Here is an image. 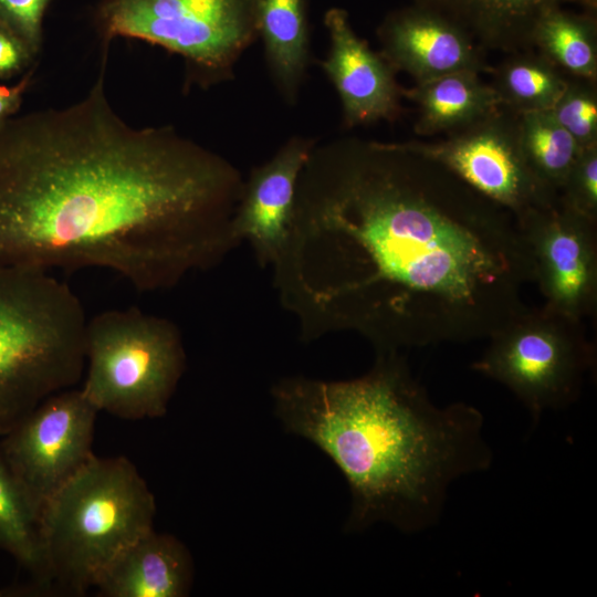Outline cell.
Wrapping results in <instances>:
<instances>
[{"instance_id":"obj_17","label":"cell","mask_w":597,"mask_h":597,"mask_svg":"<svg viewBox=\"0 0 597 597\" xmlns=\"http://www.w3.org/2000/svg\"><path fill=\"white\" fill-rule=\"evenodd\" d=\"M258 38L272 82L287 105L298 101L310 67V0H254Z\"/></svg>"},{"instance_id":"obj_14","label":"cell","mask_w":597,"mask_h":597,"mask_svg":"<svg viewBox=\"0 0 597 597\" xmlns=\"http://www.w3.org/2000/svg\"><path fill=\"white\" fill-rule=\"evenodd\" d=\"M317 139L293 136L244 179L232 231L247 241L261 268L273 266L289 232L300 174Z\"/></svg>"},{"instance_id":"obj_6","label":"cell","mask_w":597,"mask_h":597,"mask_svg":"<svg viewBox=\"0 0 597 597\" xmlns=\"http://www.w3.org/2000/svg\"><path fill=\"white\" fill-rule=\"evenodd\" d=\"M82 391L98 411L126 420L159 418L186 369L178 326L137 307L87 320Z\"/></svg>"},{"instance_id":"obj_22","label":"cell","mask_w":597,"mask_h":597,"mask_svg":"<svg viewBox=\"0 0 597 597\" xmlns=\"http://www.w3.org/2000/svg\"><path fill=\"white\" fill-rule=\"evenodd\" d=\"M519 122L522 149L531 169L559 193L582 147L549 111L522 113Z\"/></svg>"},{"instance_id":"obj_23","label":"cell","mask_w":597,"mask_h":597,"mask_svg":"<svg viewBox=\"0 0 597 597\" xmlns=\"http://www.w3.org/2000/svg\"><path fill=\"white\" fill-rule=\"evenodd\" d=\"M549 113L582 148L597 146V81L568 76Z\"/></svg>"},{"instance_id":"obj_16","label":"cell","mask_w":597,"mask_h":597,"mask_svg":"<svg viewBox=\"0 0 597 597\" xmlns=\"http://www.w3.org/2000/svg\"><path fill=\"white\" fill-rule=\"evenodd\" d=\"M567 2L597 7V0H412L460 27L484 51L506 54L533 49L541 18Z\"/></svg>"},{"instance_id":"obj_1","label":"cell","mask_w":597,"mask_h":597,"mask_svg":"<svg viewBox=\"0 0 597 597\" xmlns=\"http://www.w3.org/2000/svg\"><path fill=\"white\" fill-rule=\"evenodd\" d=\"M311 343L353 332L379 352L488 339L530 306L516 218L402 142L316 144L272 266Z\"/></svg>"},{"instance_id":"obj_21","label":"cell","mask_w":597,"mask_h":597,"mask_svg":"<svg viewBox=\"0 0 597 597\" xmlns=\"http://www.w3.org/2000/svg\"><path fill=\"white\" fill-rule=\"evenodd\" d=\"M0 549L33 575L43 573L39 512L11 471L0 448Z\"/></svg>"},{"instance_id":"obj_8","label":"cell","mask_w":597,"mask_h":597,"mask_svg":"<svg viewBox=\"0 0 597 597\" xmlns=\"http://www.w3.org/2000/svg\"><path fill=\"white\" fill-rule=\"evenodd\" d=\"M488 339L472 368L511 390L534 425L546 410L564 409L578 399L595 362L584 321L544 304L528 307Z\"/></svg>"},{"instance_id":"obj_15","label":"cell","mask_w":597,"mask_h":597,"mask_svg":"<svg viewBox=\"0 0 597 597\" xmlns=\"http://www.w3.org/2000/svg\"><path fill=\"white\" fill-rule=\"evenodd\" d=\"M192 575L185 545L153 528L107 566L95 587L106 597H184L190 591Z\"/></svg>"},{"instance_id":"obj_25","label":"cell","mask_w":597,"mask_h":597,"mask_svg":"<svg viewBox=\"0 0 597 597\" xmlns=\"http://www.w3.org/2000/svg\"><path fill=\"white\" fill-rule=\"evenodd\" d=\"M51 0H0V25L19 36L38 55L42 23Z\"/></svg>"},{"instance_id":"obj_28","label":"cell","mask_w":597,"mask_h":597,"mask_svg":"<svg viewBox=\"0 0 597 597\" xmlns=\"http://www.w3.org/2000/svg\"><path fill=\"white\" fill-rule=\"evenodd\" d=\"M6 596L3 590H0V597Z\"/></svg>"},{"instance_id":"obj_26","label":"cell","mask_w":597,"mask_h":597,"mask_svg":"<svg viewBox=\"0 0 597 597\" xmlns=\"http://www.w3.org/2000/svg\"><path fill=\"white\" fill-rule=\"evenodd\" d=\"M36 55L14 33L0 25V80L24 74Z\"/></svg>"},{"instance_id":"obj_27","label":"cell","mask_w":597,"mask_h":597,"mask_svg":"<svg viewBox=\"0 0 597 597\" xmlns=\"http://www.w3.org/2000/svg\"><path fill=\"white\" fill-rule=\"evenodd\" d=\"M34 69H29L14 85L0 84V127L15 116L22 105L23 95L32 83Z\"/></svg>"},{"instance_id":"obj_19","label":"cell","mask_w":597,"mask_h":597,"mask_svg":"<svg viewBox=\"0 0 597 597\" xmlns=\"http://www.w3.org/2000/svg\"><path fill=\"white\" fill-rule=\"evenodd\" d=\"M533 49L567 76L597 81L596 11H548L534 29Z\"/></svg>"},{"instance_id":"obj_12","label":"cell","mask_w":597,"mask_h":597,"mask_svg":"<svg viewBox=\"0 0 597 597\" xmlns=\"http://www.w3.org/2000/svg\"><path fill=\"white\" fill-rule=\"evenodd\" d=\"M324 25L329 35V50L320 66L338 94L344 127L397 119L402 97L397 72L380 52L371 50L356 34L346 10L328 9Z\"/></svg>"},{"instance_id":"obj_20","label":"cell","mask_w":597,"mask_h":597,"mask_svg":"<svg viewBox=\"0 0 597 597\" xmlns=\"http://www.w3.org/2000/svg\"><path fill=\"white\" fill-rule=\"evenodd\" d=\"M491 74L501 105L519 114L549 111L568 78L535 49L509 53Z\"/></svg>"},{"instance_id":"obj_3","label":"cell","mask_w":597,"mask_h":597,"mask_svg":"<svg viewBox=\"0 0 597 597\" xmlns=\"http://www.w3.org/2000/svg\"><path fill=\"white\" fill-rule=\"evenodd\" d=\"M271 396L286 431L315 444L347 481L348 532L379 522L426 531L439 522L451 484L493 461L481 411L434 405L400 352L376 353L352 379L281 378Z\"/></svg>"},{"instance_id":"obj_5","label":"cell","mask_w":597,"mask_h":597,"mask_svg":"<svg viewBox=\"0 0 597 597\" xmlns=\"http://www.w3.org/2000/svg\"><path fill=\"white\" fill-rule=\"evenodd\" d=\"M87 318L48 271L0 265V436L82 378Z\"/></svg>"},{"instance_id":"obj_13","label":"cell","mask_w":597,"mask_h":597,"mask_svg":"<svg viewBox=\"0 0 597 597\" xmlns=\"http://www.w3.org/2000/svg\"><path fill=\"white\" fill-rule=\"evenodd\" d=\"M380 53L416 83L450 73H490L485 51L443 15L412 3L389 12L377 28Z\"/></svg>"},{"instance_id":"obj_9","label":"cell","mask_w":597,"mask_h":597,"mask_svg":"<svg viewBox=\"0 0 597 597\" xmlns=\"http://www.w3.org/2000/svg\"><path fill=\"white\" fill-rule=\"evenodd\" d=\"M520 114L500 105L437 142L408 140L410 150L437 161L515 218L551 207L559 193L531 169L521 145Z\"/></svg>"},{"instance_id":"obj_11","label":"cell","mask_w":597,"mask_h":597,"mask_svg":"<svg viewBox=\"0 0 597 597\" xmlns=\"http://www.w3.org/2000/svg\"><path fill=\"white\" fill-rule=\"evenodd\" d=\"M530 247L544 305L584 321L597 310V222L561 200L516 218Z\"/></svg>"},{"instance_id":"obj_4","label":"cell","mask_w":597,"mask_h":597,"mask_svg":"<svg viewBox=\"0 0 597 597\" xmlns=\"http://www.w3.org/2000/svg\"><path fill=\"white\" fill-rule=\"evenodd\" d=\"M155 496L125 457H94L41 509L38 587L85 593L130 544L154 528Z\"/></svg>"},{"instance_id":"obj_7","label":"cell","mask_w":597,"mask_h":597,"mask_svg":"<svg viewBox=\"0 0 597 597\" xmlns=\"http://www.w3.org/2000/svg\"><path fill=\"white\" fill-rule=\"evenodd\" d=\"M97 29L107 54L117 36L138 39L180 55L186 84L229 82L259 39L254 0H103Z\"/></svg>"},{"instance_id":"obj_10","label":"cell","mask_w":597,"mask_h":597,"mask_svg":"<svg viewBox=\"0 0 597 597\" xmlns=\"http://www.w3.org/2000/svg\"><path fill=\"white\" fill-rule=\"evenodd\" d=\"M98 410L82 389L59 391L3 436L2 453L32 504L43 505L93 457Z\"/></svg>"},{"instance_id":"obj_18","label":"cell","mask_w":597,"mask_h":597,"mask_svg":"<svg viewBox=\"0 0 597 597\" xmlns=\"http://www.w3.org/2000/svg\"><path fill=\"white\" fill-rule=\"evenodd\" d=\"M402 96L417 106L413 129L417 135L449 134L495 111L498 94L480 73L461 71L404 90Z\"/></svg>"},{"instance_id":"obj_2","label":"cell","mask_w":597,"mask_h":597,"mask_svg":"<svg viewBox=\"0 0 597 597\" xmlns=\"http://www.w3.org/2000/svg\"><path fill=\"white\" fill-rule=\"evenodd\" d=\"M104 69L80 102L0 127V265L104 268L138 292L169 290L240 245L244 178L174 127L130 126Z\"/></svg>"},{"instance_id":"obj_24","label":"cell","mask_w":597,"mask_h":597,"mask_svg":"<svg viewBox=\"0 0 597 597\" xmlns=\"http://www.w3.org/2000/svg\"><path fill=\"white\" fill-rule=\"evenodd\" d=\"M559 200L597 222V146L582 148L559 190Z\"/></svg>"}]
</instances>
